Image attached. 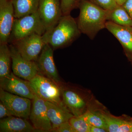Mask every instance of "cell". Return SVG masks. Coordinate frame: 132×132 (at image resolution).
<instances>
[{
	"label": "cell",
	"mask_w": 132,
	"mask_h": 132,
	"mask_svg": "<svg viewBox=\"0 0 132 132\" xmlns=\"http://www.w3.org/2000/svg\"><path fill=\"white\" fill-rule=\"evenodd\" d=\"M80 13L76 19L81 33L94 39L101 30L105 28L110 10L102 8L89 0H81L78 3Z\"/></svg>",
	"instance_id": "1"
},
{
	"label": "cell",
	"mask_w": 132,
	"mask_h": 132,
	"mask_svg": "<svg viewBox=\"0 0 132 132\" xmlns=\"http://www.w3.org/2000/svg\"><path fill=\"white\" fill-rule=\"evenodd\" d=\"M81 34L76 19L69 14L63 15L57 25L42 36L45 44H49L54 50L71 45Z\"/></svg>",
	"instance_id": "2"
},
{
	"label": "cell",
	"mask_w": 132,
	"mask_h": 132,
	"mask_svg": "<svg viewBox=\"0 0 132 132\" xmlns=\"http://www.w3.org/2000/svg\"><path fill=\"white\" fill-rule=\"evenodd\" d=\"M41 74L40 73L29 81L35 94L46 101L66 107L62 101L61 86Z\"/></svg>",
	"instance_id": "3"
},
{
	"label": "cell",
	"mask_w": 132,
	"mask_h": 132,
	"mask_svg": "<svg viewBox=\"0 0 132 132\" xmlns=\"http://www.w3.org/2000/svg\"><path fill=\"white\" fill-rule=\"evenodd\" d=\"M46 32L38 11L19 19L15 18L9 42L33 34L42 35Z\"/></svg>",
	"instance_id": "4"
},
{
	"label": "cell",
	"mask_w": 132,
	"mask_h": 132,
	"mask_svg": "<svg viewBox=\"0 0 132 132\" xmlns=\"http://www.w3.org/2000/svg\"><path fill=\"white\" fill-rule=\"evenodd\" d=\"M22 57L37 61L45 44L42 35L33 34L12 42Z\"/></svg>",
	"instance_id": "5"
},
{
	"label": "cell",
	"mask_w": 132,
	"mask_h": 132,
	"mask_svg": "<svg viewBox=\"0 0 132 132\" xmlns=\"http://www.w3.org/2000/svg\"><path fill=\"white\" fill-rule=\"evenodd\" d=\"M9 46L12 56V69L15 75L29 81L40 73L36 61L26 60L13 44Z\"/></svg>",
	"instance_id": "6"
},
{
	"label": "cell",
	"mask_w": 132,
	"mask_h": 132,
	"mask_svg": "<svg viewBox=\"0 0 132 132\" xmlns=\"http://www.w3.org/2000/svg\"><path fill=\"white\" fill-rule=\"evenodd\" d=\"M38 12L46 32L54 28L63 15L60 0H40Z\"/></svg>",
	"instance_id": "7"
},
{
	"label": "cell",
	"mask_w": 132,
	"mask_h": 132,
	"mask_svg": "<svg viewBox=\"0 0 132 132\" xmlns=\"http://www.w3.org/2000/svg\"><path fill=\"white\" fill-rule=\"evenodd\" d=\"M0 100L7 106L12 116L26 119L29 118L31 100L10 93L0 88Z\"/></svg>",
	"instance_id": "8"
},
{
	"label": "cell",
	"mask_w": 132,
	"mask_h": 132,
	"mask_svg": "<svg viewBox=\"0 0 132 132\" xmlns=\"http://www.w3.org/2000/svg\"><path fill=\"white\" fill-rule=\"evenodd\" d=\"M29 118L32 125L38 131H52V125L48 116L46 101L36 94L32 100Z\"/></svg>",
	"instance_id": "9"
},
{
	"label": "cell",
	"mask_w": 132,
	"mask_h": 132,
	"mask_svg": "<svg viewBox=\"0 0 132 132\" xmlns=\"http://www.w3.org/2000/svg\"><path fill=\"white\" fill-rule=\"evenodd\" d=\"M0 88L10 93L31 100L35 95L30 81L19 78L12 72L0 79Z\"/></svg>",
	"instance_id": "10"
},
{
	"label": "cell",
	"mask_w": 132,
	"mask_h": 132,
	"mask_svg": "<svg viewBox=\"0 0 132 132\" xmlns=\"http://www.w3.org/2000/svg\"><path fill=\"white\" fill-rule=\"evenodd\" d=\"M14 19L12 0H0V44L9 42Z\"/></svg>",
	"instance_id": "11"
},
{
	"label": "cell",
	"mask_w": 132,
	"mask_h": 132,
	"mask_svg": "<svg viewBox=\"0 0 132 132\" xmlns=\"http://www.w3.org/2000/svg\"><path fill=\"white\" fill-rule=\"evenodd\" d=\"M53 51L49 44H45L37 63L41 73L60 85V80L54 60Z\"/></svg>",
	"instance_id": "12"
},
{
	"label": "cell",
	"mask_w": 132,
	"mask_h": 132,
	"mask_svg": "<svg viewBox=\"0 0 132 132\" xmlns=\"http://www.w3.org/2000/svg\"><path fill=\"white\" fill-rule=\"evenodd\" d=\"M61 87L62 101L74 116H78L86 112L87 104L85 99L75 90Z\"/></svg>",
	"instance_id": "13"
},
{
	"label": "cell",
	"mask_w": 132,
	"mask_h": 132,
	"mask_svg": "<svg viewBox=\"0 0 132 132\" xmlns=\"http://www.w3.org/2000/svg\"><path fill=\"white\" fill-rule=\"evenodd\" d=\"M105 28L119 40L126 51L132 53V27L120 26L107 21Z\"/></svg>",
	"instance_id": "14"
},
{
	"label": "cell",
	"mask_w": 132,
	"mask_h": 132,
	"mask_svg": "<svg viewBox=\"0 0 132 132\" xmlns=\"http://www.w3.org/2000/svg\"><path fill=\"white\" fill-rule=\"evenodd\" d=\"M38 132L25 118L11 116L1 119V132Z\"/></svg>",
	"instance_id": "15"
},
{
	"label": "cell",
	"mask_w": 132,
	"mask_h": 132,
	"mask_svg": "<svg viewBox=\"0 0 132 132\" xmlns=\"http://www.w3.org/2000/svg\"><path fill=\"white\" fill-rule=\"evenodd\" d=\"M46 102L47 115L52 124V130L57 128L62 123L69 121L73 117L66 107L50 102Z\"/></svg>",
	"instance_id": "16"
},
{
	"label": "cell",
	"mask_w": 132,
	"mask_h": 132,
	"mask_svg": "<svg viewBox=\"0 0 132 132\" xmlns=\"http://www.w3.org/2000/svg\"><path fill=\"white\" fill-rule=\"evenodd\" d=\"M14 17L19 19L38 11L40 0H12Z\"/></svg>",
	"instance_id": "17"
},
{
	"label": "cell",
	"mask_w": 132,
	"mask_h": 132,
	"mask_svg": "<svg viewBox=\"0 0 132 132\" xmlns=\"http://www.w3.org/2000/svg\"><path fill=\"white\" fill-rule=\"evenodd\" d=\"M109 132H132V121L116 118L107 114L102 113Z\"/></svg>",
	"instance_id": "18"
},
{
	"label": "cell",
	"mask_w": 132,
	"mask_h": 132,
	"mask_svg": "<svg viewBox=\"0 0 132 132\" xmlns=\"http://www.w3.org/2000/svg\"><path fill=\"white\" fill-rule=\"evenodd\" d=\"M11 61V52L8 43L0 44V79L10 73Z\"/></svg>",
	"instance_id": "19"
},
{
	"label": "cell",
	"mask_w": 132,
	"mask_h": 132,
	"mask_svg": "<svg viewBox=\"0 0 132 132\" xmlns=\"http://www.w3.org/2000/svg\"><path fill=\"white\" fill-rule=\"evenodd\" d=\"M108 21L120 26L132 27V19L122 6H119L110 11Z\"/></svg>",
	"instance_id": "20"
},
{
	"label": "cell",
	"mask_w": 132,
	"mask_h": 132,
	"mask_svg": "<svg viewBox=\"0 0 132 132\" xmlns=\"http://www.w3.org/2000/svg\"><path fill=\"white\" fill-rule=\"evenodd\" d=\"M83 114L90 126L103 128L107 130L106 123L102 113L87 111Z\"/></svg>",
	"instance_id": "21"
},
{
	"label": "cell",
	"mask_w": 132,
	"mask_h": 132,
	"mask_svg": "<svg viewBox=\"0 0 132 132\" xmlns=\"http://www.w3.org/2000/svg\"><path fill=\"white\" fill-rule=\"evenodd\" d=\"M69 122L76 132H90V126L83 114L73 116L70 119Z\"/></svg>",
	"instance_id": "22"
},
{
	"label": "cell",
	"mask_w": 132,
	"mask_h": 132,
	"mask_svg": "<svg viewBox=\"0 0 132 132\" xmlns=\"http://www.w3.org/2000/svg\"><path fill=\"white\" fill-rule=\"evenodd\" d=\"M90 2L106 10L112 11L119 5L115 0H89Z\"/></svg>",
	"instance_id": "23"
},
{
	"label": "cell",
	"mask_w": 132,
	"mask_h": 132,
	"mask_svg": "<svg viewBox=\"0 0 132 132\" xmlns=\"http://www.w3.org/2000/svg\"><path fill=\"white\" fill-rule=\"evenodd\" d=\"M63 15L70 14L71 11L77 7L76 0H60Z\"/></svg>",
	"instance_id": "24"
},
{
	"label": "cell",
	"mask_w": 132,
	"mask_h": 132,
	"mask_svg": "<svg viewBox=\"0 0 132 132\" xmlns=\"http://www.w3.org/2000/svg\"><path fill=\"white\" fill-rule=\"evenodd\" d=\"M51 132H76L69 121L62 123L57 128L52 130Z\"/></svg>",
	"instance_id": "25"
},
{
	"label": "cell",
	"mask_w": 132,
	"mask_h": 132,
	"mask_svg": "<svg viewBox=\"0 0 132 132\" xmlns=\"http://www.w3.org/2000/svg\"><path fill=\"white\" fill-rule=\"evenodd\" d=\"M12 116L7 106L2 101H0V119Z\"/></svg>",
	"instance_id": "26"
},
{
	"label": "cell",
	"mask_w": 132,
	"mask_h": 132,
	"mask_svg": "<svg viewBox=\"0 0 132 132\" xmlns=\"http://www.w3.org/2000/svg\"><path fill=\"white\" fill-rule=\"evenodd\" d=\"M122 6L132 19V0H127Z\"/></svg>",
	"instance_id": "27"
},
{
	"label": "cell",
	"mask_w": 132,
	"mask_h": 132,
	"mask_svg": "<svg viewBox=\"0 0 132 132\" xmlns=\"http://www.w3.org/2000/svg\"><path fill=\"white\" fill-rule=\"evenodd\" d=\"M108 132L105 128L97 127L90 126V132Z\"/></svg>",
	"instance_id": "28"
},
{
	"label": "cell",
	"mask_w": 132,
	"mask_h": 132,
	"mask_svg": "<svg viewBox=\"0 0 132 132\" xmlns=\"http://www.w3.org/2000/svg\"><path fill=\"white\" fill-rule=\"evenodd\" d=\"M127 0H115L116 2L119 6H123Z\"/></svg>",
	"instance_id": "29"
},
{
	"label": "cell",
	"mask_w": 132,
	"mask_h": 132,
	"mask_svg": "<svg viewBox=\"0 0 132 132\" xmlns=\"http://www.w3.org/2000/svg\"><path fill=\"white\" fill-rule=\"evenodd\" d=\"M81 1V0H76V3H77V7H78V3H79V2Z\"/></svg>",
	"instance_id": "30"
}]
</instances>
